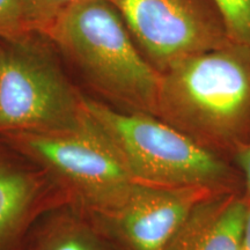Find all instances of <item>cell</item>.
I'll return each instance as SVG.
<instances>
[{
  "label": "cell",
  "instance_id": "obj_1",
  "mask_svg": "<svg viewBox=\"0 0 250 250\" xmlns=\"http://www.w3.org/2000/svg\"><path fill=\"white\" fill-rule=\"evenodd\" d=\"M156 117L226 159L250 146V45L232 42L161 73Z\"/></svg>",
  "mask_w": 250,
  "mask_h": 250
},
{
  "label": "cell",
  "instance_id": "obj_2",
  "mask_svg": "<svg viewBox=\"0 0 250 250\" xmlns=\"http://www.w3.org/2000/svg\"><path fill=\"white\" fill-rule=\"evenodd\" d=\"M112 108L156 116L161 74L149 64L110 0L81 2L41 31Z\"/></svg>",
  "mask_w": 250,
  "mask_h": 250
},
{
  "label": "cell",
  "instance_id": "obj_3",
  "mask_svg": "<svg viewBox=\"0 0 250 250\" xmlns=\"http://www.w3.org/2000/svg\"><path fill=\"white\" fill-rule=\"evenodd\" d=\"M83 101L136 183L211 191L235 189L240 174L234 164L159 117L120 110L86 94Z\"/></svg>",
  "mask_w": 250,
  "mask_h": 250
},
{
  "label": "cell",
  "instance_id": "obj_4",
  "mask_svg": "<svg viewBox=\"0 0 250 250\" xmlns=\"http://www.w3.org/2000/svg\"><path fill=\"white\" fill-rule=\"evenodd\" d=\"M57 52L37 31L0 39V133L67 129L86 116Z\"/></svg>",
  "mask_w": 250,
  "mask_h": 250
},
{
  "label": "cell",
  "instance_id": "obj_5",
  "mask_svg": "<svg viewBox=\"0 0 250 250\" xmlns=\"http://www.w3.org/2000/svg\"><path fill=\"white\" fill-rule=\"evenodd\" d=\"M0 136L49 171L70 192L74 204L94 217L117 208L136 186L115 146L88 111L67 129Z\"/></svg>",
  "mask_w": 250,
  "mask_h": 250
},
{
  "label": "cell",
  "instance_id": "obj_6",
  "mask_svg": "<svg viewBox=\"0 0 250 250\" xmlns=\"http://www.w3.org/2000/svg\"><path fill=\"white\" fill-rule=\"evenodd\" d=\"M159 73L232 41L214 0H110Z\"/></svg>",
  "mask_w": 250,
  "mask_h": 250
},
{
  "label": "cell",
  "instance_id": "obj_7",
  "mask_svg": "<svg viewBox=\"0 0 250 250\" xmlns=\"http://www.w3.org/2000/svg\"><path fill=\"white\" fill-rule=\"evenodd\" d=\"M211 192L136 183L114 211L90 215L122 250H166L193 206Z\"/></svg>",
  "mask_w": 250,
  "mask_h": 250
},
{
  "label": "cell",
  "instance_id": "obj_8",
  "mask_svg": "<svg viewBox=\"0 0 250 250\" xmlns=\"http://www.w3.org/2000/svg\"><path fill=\"white\" fill-rule=\"evenodd\" d=\"M73 203L49 171L0 136V250H20L46 212Z\"/></svg>",
  "mask_w": 250,
  "mask_h": 250
},
{
  "label": "cell",
  "instance_id": "obj_9",
  "mask_svg": "<svg viewBox=\"0 0 250 250\" xmlns=\"http://www.w3.org/2000/svg\"><path fill=\"white\" fill-rule=\"evenodd\" d=\"M250 201L235 190L202 198L166 250H240Z\"/></svg>",
  "mask_w": 250,
  "mask_h": 250
},
{
  "label": "cell",
  "instance_id": "obj_10",
  "mask_svg": "<svg viewBox=\"0 0 250 250\" xmlns=\"http://www.w3.org/2000/svg\"><path fill=\"white\" fill-rule=\"evenodd\" d=\"M20 250H122L74 203L52 208L31 227Z\"/></svg>",
  "mask_w": 250,
  "mask_h": 250
},
{
  "label": "cell",
  "instance_id": "obj_11",
  "mask_svg": "<svg viewBox=\"0 0 250 250\" xmlns=\"http://www.w3.org/2000/svg\"><path fill=\"white\" fill-rule=\"evenodd\" d=\"M89 0H22L30 31L41 33L71 7Z\"/></svg>",
  "mask_w": 250,
  "mask_h": 250
},
{
  "label": "cell",
  "instance_id": "obj_12",
  "mask_svg": "<svg viewBox=\"0 0 250 250\" xmlns=\"http://www.w3.org/2000/svg\"><path fill=\"white\" fill-rule=\"evenodd\" d=\"M234 43L250 45V0H214Z\"/></svg>",
  "mask_w": 250,
  "mask_h": 250
},
{
  "label": "cell",
  "instance_id": "obj_13",
  "mask_svg": "<svg viewBox=\"0 0 250 250\" xmlns=\"http://www.w3.org/2000/svg\"><path fill=\"white\" fill-rule=\"evenodd\" d=\"M28 31L22 0H0V39Z\"/></svg>",
  "mask_w": 250,
  "mask_h": 250
},
{
  "label": "cell",
  "instance_id": "obj_14",
  "mask_svg": "<svg viewBox=\"0 0 250 250\" xmlns=\"http://www.w3.org/2000/svg\"><path fill=\"white\" fill-rule=\"evenodd\" d=\"M233 164L242 177L246 187V196L250 201V146L237 152L232 158Z\"/></svg>",
  "mask_w": 250,
  "mask_h": 250
},
{
  "label": "cell",
  "instance_id": "obj_15",
  "mask_svg": "<svg viewBox=\"0 0 250 250\" xmlns=\"http://www.w3.org/2000/svg\"><path fill=\"white\" fill-rule=\"evenodd\" d=\"M240 250H250V206L248 210V214H247L245 229H243V236L242 242Z\"/></svg>",
  "mask_w": 250,
  "mask_h": 250
}]
</instances>
